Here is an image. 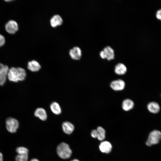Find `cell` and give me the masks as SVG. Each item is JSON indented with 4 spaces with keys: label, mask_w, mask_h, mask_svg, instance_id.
Segmentation results:
<instances>
[{
    "label": "cell",
    "mask_w": 161,
    "mask_h": 161,
    "mask_svg": "<svg viewBox=\"0 0 161 161\" xmlns=\"http://www.w3.org/2000/svg\"><path fill=\"white\" fill-rule=\"evenodd\" d=\"M26 76L24 69L21 67H12L9 69L7 78L10 81L17 83L24 80Z\"/></svg>",
    "instance_id": "obj_1"
},
{
    "label": "cell",
    "mask_w": 161,
    "mask_h": 161,
    "mask_svg": "<svg viewBox=\"0 0 161 161\" xmlns=\"http://www.w3.org/2000/svg\"><path fill=\"white\" fill-rule=\"evenodd\" d=\"M57 151L59 157L63 159L70 158L72 154V151L69 145L64 142L58 145L57 148Z\"/></svg>",
    "instance_id": "obj_2"
},
{
    "label": "cell",
    "mask_w": 161,
    "mask_h": 161,
    "mask_svg": "<svg viewBox=\"0 0 161 161\" xmlns=\"http://www.w3.org/2000/svg\"><path fill=\"white\" fill-rule=\"evenodd\" d=\"M161 140V132L157 130H154L149 133L145 143L147 146H151L158 144Z\"/></svg>",
    "instance_id": "obj_3"
},
{
    "label": "cell",
    "mask_w": 161,
    "mask_h": 161,
    "mask_svg": "<svg viewBox=\"0 0 161 161\" xmlns=\"http://www.w3.org/2000/svg\"><path fill=\"white\" fill-rule=\"evenodd\" d=\"M99 55L101 58L106 59L109 61L113 60L115 58L114 50L109 46L105 47L103 50L100 51Z\"/></svg>",
    "instance_id": "obj_4"
},
{
    "label": "cell",
    "mask_w": 161,
    "mask_h": 161,
    "mask_svg": "<svg viewBox=\"0 0 161 161\" xmlns=\"http://www.w3.org/2000/svg\"><path fill=\"white\" fill-rule=\"evenodd\" d=\"M5 123L6 127L8 131L12 133L16 131L19 125V122L17 119L9 117L6 119Z\"/></svg>",
    "instance_id": "obj_5"
},
{
    "label": "cell",
    "mask_w": 161,
    "mask_h": 161,
    "mask_svg": "<svg viewBox=\"0 0 161 161\" xmlns=\"http://www.w3.org/2000/svg\"><path fill=\"white\" fill-rule=\"evenodd\" d=\"M9 68L6 65L0 63V86L4 85L7 79L8 73Z\"/></svg>",
    "instance_id": "obj_6"
},
{
    "label": "cell",
    "mask_w": 161,
    "mask_h": 161,
    "mask_svg": "<svg viewBox=\"0 0 161 161\" xmlns=\"http://www.w3.org/2000/svg\"><path fill=\"white\" fill-rule=\"evenodd\" d=\"M125 81L121 79L112 81L110 83V87L113 90L118 91L123 90L125 86Z\"/></svg>",
    "instance_id": "obj_7"
},
{
    "label": "cell",
    "mask_w": 161,
    "mask_h": 161,
    "mask_svg": "<svg viewBox=\"0 0 161 161\" xmlns=\"http://www.w3.org/2000/svg\"><path fill=\"white\" fill-rule=\"evenodd\" d=\"M5 29L8 33L13 34L18 31V25L16 21L10 20L6 24Z\"/></svg>",
    "instance_id": "obj_8"
},
{
    "label": "cell",
    "mask_w": 161,
    "mask_h": 161,
    "mask_svg": "<svg viewBox=\"0 0 161 161\" xmlns=\"http://www.w3.org/2000/svg\"><path fill=\"white\" fill-rule=\"evenodd\" d=\"M69 55L73 59L79 60L82 56V51L80 48L77 46L73 47L69 51Z\"/></svg>",
    "instance_id": "obj_9"
},
{
    "label": "cell",
    "mask_w": 161,
    "mask_h": 161,
    "mask_svg": "<svg viewBox=\"0 0 161 161\" xmlns=\"http://www.w3.org/2000/svg\"><path fill=\"white\" fill-rule=\"evenodd\" d=\"M99 148L102 152L108 154L111 151L112 146L109 142L106 141H103L100 143Z\"/></svg>",
    "instance_id": "obj_10"
},
{
    "label": "cell",
    "mask_w": 161,
    "mask_h": 161,
    "mask_svg": "<svg viewBox=\"0 0 161 161\" xmlns=\"http://www.w3.org/2000/svg\"><path fill=\"white\" fill-rule=\"evenodd\" d=\"M27 68L31 72H36L40 70L41 66L39 63L36 60H32L28 62Z\"/></svg>",
    "instance_id": "obj_11"
},
{
    "label": "cell",
    "mask_w": 161,
    "mask_h": 161,
    "mask_svg": "<svg viewBox=\"0 0 161 161\" xmlns=\"http://www.w3.org/2000/svg\"><path fill=\"white\" fill-rule=\"evenodd\" d=\"M34 115L35 117H38L43 121L46 120L47 115L46 110L43 108H38L35 110Z\"/></svg>",
    "instance_id": "obj_12"
},
{
    "label": "cell",
    "mask_w": 161,
    "mask_h": 161,
    "mask_svg": "<svg viewBox=\"0 0 161 161\" xmlns=\"http://www.w3.org/2000/svg\"><path fill=\"white\" fill-rule=\"evenodd\" d=\"M148 110L151 113L153 114H157L160 111V106L157 102L152 101L148 103L147 105Z\"/></svg>",
    "instance_id": "obj_13"
},
{
    "label": "cell",
    "mask_w": 161,
    "mask_h": 161,
    "mask_svg": "<svg viewBox=\"0 0 161 161\" xmlns=\"http://www.w3.org/2000/svg\"><path fill=\"white\" fill-rule=\"evenodd\" d=\"M134 104L133 101L127 98L124 99L122 104V108L125 111H128L132 109Z\"/></svg>",
    "instance_id": "obj_14"
},
{
    "label": "cell",
    "mask_w": 161,
    "mask_h": 161,
    "mask_svg": "<svg viewBox=\"0 0 161 161\" xmlns=\"http://www.w3.org/2000/svg\"><path fill=\"white\" fill-rule=\"evenodd\" d=\"M63 22L61 17L58 14L53 15L50 18V23L53 27H55L61 25Z\"/></svg>",
    "instance_id": "obj_15"
},
{
    "label": "cell",
    "mask_w": 161,
    "mask_h": 161,
    "mask_svg": "<svg viewBox=\"0 0 161 161\" xmlns=\"http://www.w3.org/2000/svg\"><path fill=\"white\" fill-rule=\"evenodd\" d=\"M127 68L125 64L122 63H119L115 66L114 71L115 73L119 75H123L126 72Z\"/></svg>",
    "instance_id": "obj_16"
},
{
    "label": "cell",
    "mask_w": 161,
    "mask_h": 161,
    "mask_svg": "<svg viewBox=\"0 0 161 161\" xmlns=\"http://www.w3.org/2000/svg\"><path fill=\"white\" fill-rule=\"evenodd\" d=\"M62 129L65 133L69 134L74 131L75 129L74 125L69 121H65L62 124Z\"/></svg>",
    "instance_id": "obj_17"
},
{
    "label": "cell",
    "mask_w": 161,
    "mask_h": 161,
    "mask_svg": "<svg viewBox=\"0 0 161 161\" xmlns=\"http://www.w3.org/2000/svg\"><path fill=\"white\" fill-rule=\"evenodd\" d=\"M52 112L56 115H59L61 113L62 110L59 104L56 102H52L50 106Z\"/></svg>",
    "instance_id": "obj_18"
},
{
    "label": "cell",
    "mask_w": 161,
    "mask_h": 161,
    "mask_svg": "<svg viewBox=\"0 0 161 161\" xmlns=\"http://www.w3.org/2000/svg\"><path fill=\"white\" fill-rule=\"evenodd\" d=\"M97 131V138L100 140L102 141L105 138L106 131L101 126H98L96 129Z\"/></svg>",
    "instance_id": "obj_19"
},
{
    "label": "cell",
    "mask_w": 161,
    "mask_h": 161,
    "mask_svg": "<svg viewBox=\"0 0 161 161\" xmlns=\"http://www.w3.org/2000/svg\"><path fill=\"white\" fill-rule=\"evenodd\" d=\"M28 154H18L15 158L16 161H27Z\"/></svg>",
    "instance_id": "obj_20"
},
{
    "label": "cell",
    "mask_w": 161,
    "mask_h": 161,
    "mask_svg": "<svg viewBox=\"0 0 161 161\" xmlns=\"http://www.w3.org/2000/svg\"><path fill=\"white\" fill-rule=\"evenodd\" d=\"M16 151L18 154H28V150L23 147H18L16 149Z\"/></svg>",
    "instance_id": "obj_21"
},
{
    "label": "cell",
    "mask_w": 161,
    "mask_h": 161,
    "mask_svg": "<svg viewBox=\"0 0 161 161\" xmlns=\"http://www.w3.org/2000/svg\"><path fill=\"white\" fill-rule=\"evenodd\" d=\"M5 40L4 37L0 34V47L3 46L5 44Z\"/></svg>",
    "instance_id": "obj_22"
},
{
    "label": "cell",
    "mask_w": 161,
    "mask_h": 161,
    "mask_svg": "<svg viewBox=\"0 0 161 161\" xmlns=\"http://www.w3.org/2000/svg\"><path fill=\"white\" fill-rule=\"evenodd\" d=\"M155 14L156 18L161 21V9L158 10Z\"/></svg>",
    "instance_id": "obj_23"
},
{
    "label": "cell",
    "mask_w": 161,
    "mask_h": 161,
    "mask_svg": "<svg viewBox=\"0 0 161 161\" xmlns=\"http://www.w3.org/2000/svg\"><path fill=\"white\" fill-rule=\"evenodd\" d=\"M91 135L92 137L94 138H97V130L95 129L92 130L91 132Z\"/></svg>",
    "instance_id": "obj_24"
},
{
    "label": "cell",
    "mask_w": 161,
    "mask_h": 161,
    "mask_svg": "<svg viewBox=\"0 0 161 161\" xmlns=\"http://www.w3.org/2000/svg\"><path fill=\"white\" fill-rule=\"evenodd\" d=\"M0 161H3V155L1 152H0Z\"/></svg>",
    "instance_id": "obj_25"
},
{
    "label": "cell",
    "mask_w": 161,
    "mask_h": 161,
    "mask_svg": "<svg viewBox=\"0 0 161 161\" xmlns=\"http://www.w3.org/2000/svg\"><path fill=\"white\" fill-rule=\"evenodd\" d=\"M30 161H39L38 160L34 158V159H33L31 160Z\"/></svg>",
    "instance_id": "obj_26"
},
{
    "label": "cell",
    "mask_w": 161,
    "mask_h": 161,
    "mask_svg": "<svg viewBox=\"0 0 161 161\" xmlns=\"http://www.w3.org/2000/svg\"><path fill=\"white\" fill-rule=\"evenodd\" d=\"M71 161H79L78 160H77V159H74Z\"/></svg>",
    "instance_id": "obj_27"
},
{
    "label": "cell",
    "mask_w": 161,
    "mask_h": 161,
    "mask_svg": "<svg viewBox=\"0 0 161 161\" xmlns=\"http://www.w3.org/2000/svg\"></svg>",
    "instance_id": "obj_28"
}]
</instances>
